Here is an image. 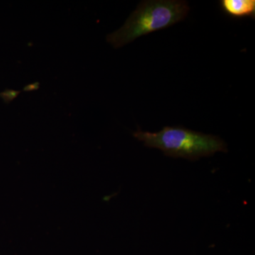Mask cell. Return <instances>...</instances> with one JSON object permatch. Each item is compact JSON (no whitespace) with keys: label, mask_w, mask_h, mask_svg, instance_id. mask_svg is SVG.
Wrapping results in <instances>:
<instances>
[{"label":"cell","mask_w":255,"mask_h":255,"mask_svg":"<svg viewBox=\"0 0 255 255\" xmlns=\"http://www.w3.org/2000/svg\"><path fill=\"white\" fill-rule=\"evenodd\" d=\"M189 9L187 1L180 0L142 1L122 27L107 35V41L116 49L122 48L137 38L182 21Z\"/></svg>","instance_id":"1"},{"label":"cell","mask_w":255,"mask_h":255,"mask_svg":"<svg viewBox=\"0 0 255 255\" xmlns=\"http://www.w3.org/2000/svg\"><path fill=\"white\" fill-rule=\"evenodd\" d=\"M21 93L20 91H15L13 90H6L2 93H0V97L3 99L5 103H9L14 100Z\"/></svg>","instance_id":"4"},{"label":"cell","mask_w":255,"mask_h":255,"mask_svg":"<svg viewBox=\"0 0 255 255\" xmlns=\"http://www.w3.org/2000/svg\"><path fill=\"white\" fill-rule=\"evenodd\" d=\"M133 136L144 145L162 150L164 155L174 158L198 160L216 152H228L226 142L216 135L194 131L182 127H164L160 131L150 132L138 130Z\"/></svg>","instance_id":"2"},{"label":"cell","mask_w":255,"mask_h":255,"mask_svg":"<svg viewBox=\"0 0 255 255\" xmlns=\"http://www.w3.org/2000/svg\"><path fill=\"white\" fill-rule=\"evenodd\" d=\"M40 87V83L38 82H33V83L29 84L23 87V91L32 92L35 90H38Z\"/></svg>","instance_id":"5"},{"label":"cell","mask_w":255,"mask_h":255,"mask_svg":"<svg viewBox=\"0 0 255 255\" xmlns=\"http://www.w3.org/2000/svg\"><path fill=\"white\" fill-rule=\"evenodd\" d=\"M221 9L225 14L234 18H255V0H221Z\"/></svg>","instance_id":"3"}]
</instances>
